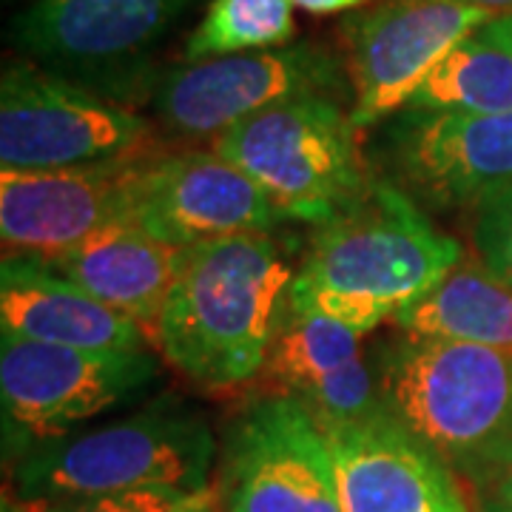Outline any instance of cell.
<instances>
[{"label":"cell","instance_id":"13","mask_svg":"<svg viewBox=\"0 0 512 512\" xmlns=\"http://www.w3.org/2000/svg\"><path fill=\"white\" fill-rule=\"evenodd\" d=\"M279 220L274 200L214 148L148 157L128 214L131 225L174 248L268 234Z\"/></svg>","mask_w":512,"mask_h":512},{"label":"cell","instance_id":"24","mask_svg":"<svg viewBox=\"0 0 512 512\" xmlns=\"http://www.w3.org/2000/svg\"><path fill=\"white\" fill-rule=\"evenodd\" d=\"M467 487L473 512H512V456Z\"/></svg>","mask_w":512,"mask_h":512},{"label":"cell","instance_id":"20","mask_svg":"<svg viewBox=\"0 0 512 512\" xmlns=\"http://www.w3.org/2000/svg\"><path fill=\"white\" fill-rule=\"evenodd\" d=\"M410 106L512 114V46L495 32L493 20L441 60Z\"/></svg>","mask_w":512,"mask_h":512},{"label":"cell","instance_id":"3","mask_svg":"<svg viewBox=\"0 0 512 512\" xmlns=\"http://www.w3.org/2000/svg\"><path fill=\"white\" fill-rule=\"evenodd\" d=\"M376 376L384 410L467 484L512 456V350L407 336Z\"/></svg>","mask_w":512,"mask_h":512},{"label":"cell","instance_id":"8","mask_svg":"<svg viewBox=\"0 0 512 512\" xmlns=\"http://www.w3.org/2000/svg\"><path fill=\"white\" fill-rule=\"evenodd\" d=\"M148 123L69 77L35 63H9L0 80L3 168H72L146 154Z\"/></svg>","mask_w":512,"mask_h":512},{"label":"cell","instance_id":"14","mask_svg":"<svg viewBox=\"0 0 512 512\" xmlns=\"http://www.w3.org/2000/svg\"><path fill=\"white\" fill-rule=\"evenodd\" d=\"M365 333L345 328L288 296L259 370V396L299 402L328 433L384 413Z\"/></svg>","mask_w":512,"mask_h":512},{"label":"cell","instance_id":"15","mask_svg":"<svg viewBox=\"0 0 512 512\" xmlns=\"http://www.w3.org/2000/svg\"><path fill=\"white\" fill-rule=\"evenodd\" d=\"M197 0H32L12 40L43 69L109 77L148 57Z\"/></svg>","mask_w":512,"mask_h":512},{"label":"cell","instance_id":"22","mask_svg":"<svg viewBox=\"0 0 512 512\" xmlns=\"http://www.w3.org/2000/svg\"><path fill=\"white\" fill-rule=\"evenodd\" d=\"M43 512H217V490L143 487L126 493L69 498L46 504Z\"/></svg>","mask_w":512,"mask_h":512},{"label":"cell","instance_id":"6","mask_svg":"<svg viewBox=\"0 0 512 512\" xmlns=\"http://www.w3.org/2000/svg\"><path fill=\"white\" fill-rule=\"evenodd\" d=\"M157 376L146 350H80L0 333L6 458L72 436L77 424L140 399Z\"/></svg>","mask_w":512,"mask_h":512},{"label":"cell","instance_id":"1","mask_svg":"<svg viewBox=\"0 0 512 512\" xmlns=\"http://www.w3.org/2000/svg\"><path fill=\"white\" fill-rule=\"evenodd\" d=\"M461 259V245L407 191L373 180L348 211L316 228L288 296L370 333L433 291Z\"/></svg>","mask_w":512,"mask_h":512},{"label":"cell","instance_id":"5","mask_svg":"<svg viewBox=\"0 0 512 512\" xmlns=\"http://www.w3.org/2000/svg\"><path fill=\"white\" fill-rule=\"evenodd\" d=\"M356 131L336 97L308 94L231 126L211 148L242 168L282 217L319 228L348 211L373 183Z\"/></svg>","mask_w":512,"mask_h":512},{"label":"cell","instance_id":"2","mask_svg":"<svg viewBox=\"0 0 512 512\" xmlns=\"http://www.w3.org/2000/svg\"><path fill=\"white\" fill-rule=\"evenodd\" d=\"M293 276L268 234L185 248L183 271L151 330L165 362L211 393L256 382Z\"/></svg>","mask_w":512,"mask_h":512},{"label":"cell","instance_id":"10","mask_svg":"<svg viewBox=\"0 0 512 512\" xmlns=\"http://www.w3.org/2000/svg\"><path fill=\"white\" fill-rule=\"evenodd\" d=\"M345 89L336 57L319 46H279L262 52L188 63L157 89V114L183 140H217L231 126L276 103L339 94Z\"/></svg>","mask_w":512,"mask_h":512},{"label":"cell","instance_id":"18","mask_svg":"<svg viewBox=\"0 0 512 512\" xmlns=\"http://www.w3.org/2000/svg\"><path fill=\"white\" fill-rule=\"evenodd\" d=\"M183 259L185 248L148 237L131 222H114L43 262L106 308L154 330L183 271Z\"/></svg>","mask_w":512,"mask_h":512},{"label":"cell","instance_id":"4","mask_svg":"<svg viewBox=\"0 0 512 512\" xmlns=\"http://www.w3.org/2000/svg\"><path fill=\"white\" fill-rule=\"evenodd\" d=\"M214 458L208 421L163 396L143 413L29 450L15 461V493L55 504L143 487L208 490Z\"/></svg>","mask_w":512,"mask_h":512},{"label":"cell","instance_id":"19","mask_svg":"<svg viewBox=\"0 0 512 512\" xmlns=\"http://www.w3.org/2000/svg\"><path fill=\"white\" fill-rule=\"evenodd\" d=\"M407 336L512 350V288L461 259L430 293L393 319Z\"/></svg>","mask_w":512,"mask_h":512},{"label":"cell","instance_id":"12","mask_svg":"<svg viewBox=\"0 0 512 512\" xmlns=\"http://www.w3.org/2000/svg\"><path fill=\"white\" fill-rule=\"evenodd\" d=\"M154 154L72 168H3L0 237L6 254H63L114 222H128L134 188Z\"/></svg>","mask_w":512,"mask_h":512},{"label":"cell","instance_id":"25","mask_svg":"<svg viewBox=\"0 0 512 512\" xmlns=\"http://www.w3.org/2000/svg\"><path fill=\"white\" fill-rule=\"evenodd\" d=\"M370 3H382V0H293V6L311 12V15H339V12H353Z\"/></svg>","mask_w":512,"mask_h":512},{"label":"cell","instance_id":"23","mask_svg":"<svg viewBox=\"0 0 512 512\" xmlns=\"http://www.w3.org/2000/svg\"><path fill=\"white\" fill-rule=\"evenodd\" d=\"M473 245L481 265L512 288V183L501 185L473 211Z\"/></svg>","mask_w":512,"mask_h":512},{"label":"cell","instance_id":"28","mask_svg":"<svg viewBox=\"0 0 512 512\" xmlns=\"http://www.w3.org/2000/svg\"><path fill=\"white\" fill-rule=\"evenodd\" d=\"M493 26H495V32H498V35L504 37V40L512 46V9L510 12H504V15H495Z\"/></svg>","mask_w":512,"mask_h":512},{"label":"cell","instance_id":"9","mask_svg":"<svg viewBox=\"0 0 512 512\" xmlns=\"http://www.w3.org/2000/svg\"><path fill=\"white\" fill-rule=\"evenodd\" d=\"M495 15L456 0H382L342 20L353 77V126H376L413 103L464 37Z\"/></svg>","mask_w":512,"mask_h":512},{"label":"cell","instance_id":"21","mask_svg":"<svg viewBox=\"0 0 512 512\" xmlns=\"http://www.w3.org/2000/svg\"><path fill=\"white\" fill-rule=\"evenodd\" d=\"M293 0H211L197 29L185 40V60L279 49L291 43Z\"/></svg>","mask_w":512,"mask_h":512},{"label":"cell","instance_id":"11","mask_svg":"<svg viewBox=\"0 0 512 512\" xmlns=\"http://www.w3.org/2000/svg\"><path fill=\"white\" fill-rule=\"evenodd\" d=\"M384 154L413 200L476 211L512 183V114L407 106L384 131Z\"/></svg>","mask_w":512,"mask_h":512},{"label":"cell","instance_id":"26","mask_svg":"<svg viewBox=\"0 0 512 512\" xmlns=\"http://www.w3.org/2000/svg\"><path fill=\"white\" fill-rule=\"evenodd\" d=\"M43 510H46V501H26V498H20L18 493L9 495V490L3 493L0 512H43Z\"/></svg>","mask_w":512,"mask_h":512},{"label":"cell","instance_id":"16","mask_svg":"<svg viewBox=\"0 0 512 512\" xmlns=\"http://www.w3.org/2000/svg\"><path fill=\"white\" fill-rule=\"evenodd\" d=\"M325 436L342 512H473L456 470L387 410Z\"/></svg>","mask_w":512,"mask_h":512},{"label":"cell","instance_id":"17","mask_svg":"<svg viewBox=\"0 0 512 512\" xmlns=\"http://www.w3.org/2000/svg\"><path fill=\"white\" fill-rule=\"evenodd\" d=\"M0 333L80 350H146V328L57 276L37 256H3Z\"/></svg>","mask_w":512,"mask_h":512},{"label":"cell","instance_id":"7","mask_svg":"<svg viewBox=\"0 0 512 512\" xmlns=\"http://www.w3.org/2000/svg\"><path fill=\"white\" fill-rule=\"evenodd\" d=\"M217 501L222 512H342L319 421L285 396L251 399L225 430Z\"/></svg>","mask_w":512,"mask_h":512},{"label":"cell","instance_id":"27","mask_svg":"<svg viewBox=\"0 0 512 512\" xmlns=\"http://www.w3.org/2000/svg\"><path fill=\"white\" fill-rule=\"evenodd\" d=\"M456 3H467V6H478V9H487L493 15H504L512 9V0H456Z\"/></svg>","mask_w":512,"mask_h":512}]
</instances>
